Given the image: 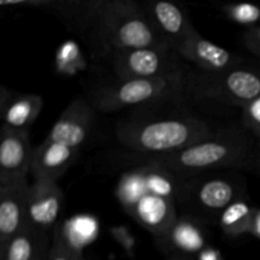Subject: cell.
<instances>
[{
    "mask_svg": "<svg viewBox=\"0 0 260 260\" xmlns=\"http://www.w3.org/2000/svg\"><path fill=\"white\" fill-rule=\"evenodd\" d=\"M188 89L201 98L244 109L260 95V69L244 63L223 73L198 71L188 76Z\"/></svg>",
    "mask_w": 260,
    "mask_h": 260,
    "instance_id": "obj_7",
    "label": "cell"
},
{
    "mask_svg": "<svg viewBox=\"0 0 260 260\" xmlns=\"http://www.w3.org/2000/svg\"><path fill=\"white\" fill-rule=\"evenodd\" d=\"M95 112L88 99H74L63 109L60 118L56 121L43 141L56 142L80 150L93 131Z\"/></svg>",
    "mask_w": 260,
    "mask_h": 260,
    "instance_id": "obj_10",
    "label": "cell"
},
{
    "mask_svg": "<svg viewBox=\"0 0 260 260\" xmlns=\"http://www.w3.org/2000/svg\"><path fill=\"white\" fill-rule=\"evenodd\" d=\"M187 85L185 71L161 78L118 80L93 90L88 101L95 111L113 113L134 107L178 101L187 91Z\"/></svg>",
    "mask_w": 260,
    "mask_h": 260,
    "instance_id": "obj_6",
    "label": "cell"
},
{
    "mask_svg": "<svg viewBox=\"0 0 260 260\" xmlns=\"http://www.w3.org/2000/svg\"><path fill=\"white\" fill-rule=\"evenodd\" d=\"M47 260H84L80 251L74 248L65 235L62 234L60 226H57L52 236L50 253Z\"/></svg>",
    "mask_w": 260,
    "mask_h": 260,
    "instance_id": "obj_21",
    "label": "cell"
},
{
    "mask_svg": "<svg viewBox=\"0 0 260 260\" xmlns=\"http://www.w3.org/2000/svg\"><path fill=\"white\" fill-rule=\"evenodd\" d=\"M118 80L151 79L184 71L183 58L170 46H151L117 51L107 57Z\"/></svg>",
    "mask_w": 260,
    "mask_h": 260,
    "instance_id": "obj_8",
    "label": "cell"
},
{
    "mask_svg": "<svg viewBox=\"0 0 260 260\" xmlns=\"http://www.w3.org/2000/svg\"><path fill=\"white\" fill-rule=\"evenodd\" d=\"M243 40L245 47L260 58V25L249 28L244 35Z\"/></svg>",
    "mask_w": 260,
    "mask_h": 260,
    "instance_id": "obj_24",
    "label": "cell"
},
{
    "mask_svg": "<svg viewBox=\"0 0 260 260\" xmlns=\"http://www.w3.org/2000/svg\"><path fill=\"white\" fill-rule=\"evenodd\" d=\"M180 183L179 177L159 165L139 162L119 175L114 194L126 213L157 238L179 215Z\"/></svg>",
    "mask_w": 260,
    "mask_h": 260,
    "instance_id": "obj_2",
    "label": "cell"
},
{
    "mask_svg": "<svg viewBox=\"0 0 260 260\" xmlns=\"http://www.w3.org/2000/svg\"><path fill=\"white\" fill-rule=\"evenodd\" d=\"M111 235L113 236L114 240L118 243V245L123 249L126 255L129 259H135V246H136V240L132 235L131 231L126 226H113L111 229Z\"/></svg>",
    "mask_w": 260,
    "mask_h": 260,
    "instance_id": "obj_23",
    "label": "cell"
},
{
    "mask_svg": "<svg viewBox=\"0 0 260 260\" xmlns=\"http://www.w3.org/2000/svg\"><path fill=\"white\" fill-rule=\"evenodd\" d=\"M147 18L164 42L178 50L180 45L196 32L187 12L175 3L167 0H149L142 4Z\"/></svg>",
    "mask_w": 260,
    "mask_h": 260,
    "instance_id": "obj_12",
    "label": "cell"
},
{
    "mask_svg": "<svg viewBox=\"0 0 260 260\" xmlns=\"http://www.w3.org/2000/svg\"><path fill=\"white\" fill-rule=\"evenodd\" d=\"M62 201V190L57 183L35 180L28 188L27 226L46 234L55 233Z\"/></svg>",
    "mask_w": 260,
    "mask_h": 260,
    "instance_id": "obj_11",
    "label": "cell"
},
{
    "mask_svg": "<svg viewBox=\"0 0 260 260\" xmlns=\"http://www.w3.org/2000/svg\"><path fill=\"white\" fill-rule=\"evenodd\" d=\"M154 240L168 259L196 260L203 249L211 245L207 223L184 213H179L174 222Z\"/></svg>",
    "mask_w": 260,
    "mask_h": 260,
    "instance_id": "obj_9",
    "label": "cell"
},
{
    "mask_svg": "<svg viewBox=\"0 0 260 260\" xmlns=\"http://www.w3.org/2000/svg\"><path fill=\"white\" fill-rule=\"evenodd\" d=\"M43 107V98L37 94L15 93L3 86L0 91L2 128L29 134V129Z\"/></svg>",
    "mask_w": 260,
    "mask_h": 260,
    "instance_id": "obj_16",
    "label": "cell"
},
{
    "mask_svg": "<svg viewBox=\"0 0 260 260\" xmlns=\"http://www.w3.org/2000/svg\"><path fill=\"white\" fill-rule=\"evenodd\" d=\"M41 8L81 38L95 57L168 45L152 27L142 4L134 0H43Z\"/></svg>",
    "mask_w": 260,
    "mask_h": 260,
    "instance_id": "obj_1",
    "label": "cell"
},
{
    "mask_svg": "<svg viewBox=\"0 0 260 260\" xmlns=\"http://www.w3.org/2000/svg\"><path fill=\"white\" fill-rule=\"evenodd\" d=\"M248 198L246 179L239 170H221L185 178L177 197L179 213L217 225L220 215L234 202Z\"/></svg>",
    "mask_w": 260,
    "mask_h": 260,
    "instance_id": "obj_5",
    "label": "cell"
},
{
    "mask_svg": "<svg viewBox=\"0 0 260 260\" xmlns=\"http://www.w3.org/2000/svg\"><path fill=\"white\" fill-rule=\"evenodd\" d=\"M249 235L260 240V207H255V212H254L253 220H251Z\"/></svg>",
    "mask_w": 260,
    "mask_h": 260,
    "instance_id": "obj_26",
    "label": "cell"
},
{
    "mask_svg": "<svg viewBox=\"0 0 260 260\" xmlns=\"http://www.w3.org/2000/svg\"><path fill=\"white\" fill-rule=\"evenodd\" d=\"M27 179L0 184V245L27 226Z\"/></svg>",
    "mask_w": 260,
    "mask_h": 260,
    "instance_id": "obj_14",
    "label": "cell"
},
{
    "mask_svg": "<svg viewBox=\"0 0 260 260\" xmlns=\"http://www.w3.org/2000/svg\"><path fill=\"white\" fill-rule=\"evenodd\" d=\"M177 52L183 60L194 63L203 73H223L245 63L235 53L203 38L197 30L178 47Z\"/></svg>",
    "mask_w": 260,
    "mask_h": 260,
    "instance_id": "obj_13",
    "label": "cell"
},
{
    "mask_svg": "<svg viewBox=\"0 0 260 260\" xmlns=\"http://www.w3.org/2000/svg\"><path fill=\"white\" fill-rule=\"evenodd\" d=\"M254 172L260 174V137L256 139V150H255V164H254Z\"/></svg>",
    "mask_w": 260,
    "mask_h": 260,
    "instance_id": "obj_27",
    "label": "cell"
},
{
    "mask_svg": "<svg viewBox=\"0 0 260 260\" xmlns=\"http://www.w3.org/2000/svg\"><path fill=\"white\" fill-rule=\"evenodd\" d=\"M255 207L250 205L248 198L239 200L229 206L220 215L217 226L229 239H238L249 235Z\"/></svg>",
    "mask_w": 260,
    "mask_h": 260,
    "instance_id": "obj_19",
    "label": "cell"
},
{
    "mask_svg": "<svg viewBox=\"0 0 260 260\" xmlns=\"http://www.w3.org/2000/svg\"><path fill=\"white\" fill-rule=\"evenodd\" d=\"M196 260H223L222 254L220 253L218 249H216L215 246L208 245L207 248L203 249L198 256L196 258Z\"/></svg>",
    "mask_w": 260,
    "mask_h": 260,
    "instance_id": "obj_25",
    "label": "cell"
},
{
    "mask_svg": "<svg viewBox=\"0 0 260 260\" xmlns=\"http://www.w3.org/2000/svg\"><path fill=\"white\" fill-rule=\"evenodd\" d=\"M221 126L201 117L175 113L165 117L135 116L117 124L119 144L132 152V159L175 154L213 136Z\"/></svg>",
    "mask_w": 260,
    "mask_h": 260,
    "instance_id": "obj_4",
    "label": "cell"
},
{
    "mask_svg": "<svg viewBox=\"0 0 260 260\" xmlns=\"http://www.w3.org/2000/svg\"><path fill=\"white\" fill-rule=\"evenodd\" d=\"M33 150L29 134L2 128L0 139V184L25 179L30 173Z\"/></svg>",
    "mask_w": 260,
    "mask_h": 260,
    "instance_id": "obj_15",
    "label": "cell"
},
{
    "mask_svg": "<svg viewBox=\"0 0 260 260\" xmlns=\"http://www.w3.org/2000/svg\"><path fill=\"white\" fill-rule=\"evenodd\" d=\"M226 17L234 23L241 25H251L260 22V7L250 3H240V4H228L222 8Z\"/></svg>",
    "mask_w": 260,
    "mask_h": 260,
    "instance_id": "obj_20",
    "label": "cell"
},
{
    "mask_svg": "<svg viewBox=\"0 0 260 260\" xmlns=\"http://www.w3.org/2000/svg\"><path fill=\"white\" fill-rule=\"evenodd\" d=\"M241 124L256 139L260 137V95L243 109Z\"/></svg>",
    "mask_w": 260,
    "mask_h": 260,
    "instance_id": "obj_22",
    "label": "cell"
},
{
    "mask_svg": "<svg viewBox=\"0 0 260 260\" xmlns=\"http://www.w3.org/2000/svg\"><path fill=\"white\" fill-rule=\"evenodd\" d=\"M256 137L240 123L221 126L213 136L175 154L132 159L164 168L180 179L221 170H253Z\"/></svg>",
    "mask_w": 260,
    "mask_h": 260,
    "instance_id": "obj_3",
    "label": "cell"
},
{
    "mask_svg": "<svg viewBox=\"0 0 260 260\" xmlns=\"http://www.w3.org/2000/svg\"><path fill=\"white\" fill-rule=\"evenodd\" d=\"M53 234L25 226L22 231L0 245V260H47Z\"/></svg>",
    "mask_w": 260,
    "mask_h": 260,
    "instance_id": "obj_18",
    "label": "cell"
},
{
    "mask_svg": "<svg viewBox=\"0 0 260 260\" xmlns=\"http://www.w3.org/2000/svg\"><path fill=\"white\" fill-rule=\"evenodd\" d=\"M168 260H188V259H182V258H174V259H168Z\"/></svg>",
    "mask_w": 260,
    "mask_h": 260,
    "instance_id": "obj_28",
    "label": "cell"
},
{
    "mask_svg": "<svg viewBox=\"0 0 260 260\" xmlns=\"http://www.w3.org/2000/svg\"><path fill=\"white\" fill-rule=\"evenodd\" d=\"M79 155V149L43 141L33 150L30 174L35 180L57 183V180L73 167Z\"/></svg>",
    "mask_w": 260,
    "mask_h": 260,
    "instance_id": "obj_17",
    "label": "cell"
}]
</instances>
